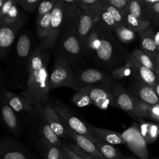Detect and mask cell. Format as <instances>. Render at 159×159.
<instances>
[{
  "instance_id": "6da1fadb",
  "label": "cell",
  "mask_w": 159,
  "mask_h": 159,
  "mask_svg": "<svg viewBox=\"0 0 159 159\" xmlns=\"http://www.w3.org/2000/svg\"><path fill=\"white\" fill-rule=\"evenodd\" d=\"M120 42L112 32L96 21L83 48V53L111 73L123 66L128 58L129 53Z\"/></svg>"
},
{
  "instance_id": "7a4b0ae2",
  "label": "cell",
  "mask_w": 159,
  "mask_h": 159,
  "mask_svg": "<svg viewBox=\"0 0 159 159\" xmlns=\"http://www.w3.org/2000/svg\"><path fill=\"white\" fill-rule=\"evenodd\" d=\"M49 59L48 50H43L39 47L34 48L29 63L27 89L20 94L42 102L50 101L48 86L49 75L47 71Z\"/></svg>"
},
{
  "instance_id": "3957f363",
  "label": "cell",
  "mask_w": 159,
  "mask_h": 159,
  "mask_svg": "<svg viewBox=\"0 0 159 159\" xmlns=\"http://www.w3.org/2000/svg\"><path fill=\"white\" fill-rule=\"evenodd\" d=\"M30 33L24 32L19 37L11 61L4 71V82L8 87L25 89L29 76V63L33 48Z\"/></svg>"
},
{
  "instance_id": "277c9868",
  "label": "cell",
  "mask_w": 159,
  "mask_h": 159,
  "mask_svg": "<svg viewBox=\"0 0 159 159\" xmlns=\"http://www.w3.org/2000/svg\"><path fill=\"white\" fill-rule=\"evenodd\" d=\"M54 47L55 54L65 59L72 67L78 65L85 57L73 23H65Z\"/></svg>"
},
{
  "instance_id": "5b68a950",
  "label": "cell",
  "mask_w": 159,
  "mask_h": 159,
  "mask_svg": "<svg viewBox=\"0 0 159 159\" xmlns=\"http://www.w3.org/2000/svg\"><path fill=\"white\" fill-rule=\"evenodd\" d=\"M117 83V81L111 77L110 73L96 68H87L75 73L73 80L67 87L76 91L88 87L113 89Z\"/></svg>"
},
{
  "instance_id": "8992f818",
  "label": "cell",
  "mask_w": 159,
  "mask_h": 159,
  "mask_svg": "<svg viewBox=\"0 0 159 159\" xmlns=\"http://www.w3.org/2000/svg\"><path fill=\"white\" fill-rule=\"evenodd\" d=\"M1 96L4 98L16 113L20 116V118L35 129L38 124L39 119L28 98L5 89H1Z\"/></svg>"
},
{
  "instance_id": "52a82bcc",
  "label": "cell",
  "mask_w": 159,
  "mask_h": 159,
  "mask_svg": "<svg viewBox=\"0 0 159 159\" xmlns=\"http://www.w3.org/2000/svg\"><path fill=\"white\" fill-rule=\"evenodd\" d=\"M50 101L66 127L79 134L84 135L90 140L93 139L95 134L91 130V125H87L83 120L78 117L68 106L58 99L50 98Z\"/></svg>"
},
{
  "instance_id": "ba28073f",
  "label": "cell",
  "mask_w": 159,
  "mask_h": 159,
  "mask_svg": "<svg viewBox=\"0 0 159 159\" xmlns=\"http://www.w3.org/2000/svg\"><path fill=\"white\" fill-rule=\"evenodd\" d=\"M75 75L73 67L65 59L55 54L53 65L48 76L49 91L58 87H67L73 80Z\"/></svg>"
},
{
  "instance_id": "9c48e42d",
  "label": "cell",
  "mask_w": 159,
  "mask_h": 159,
  "mask_svg": "<svg viewBox=\"0 0 159 159\" xmlns=\"http://www.w3.org/2000/svg\"><path fill=\"white\" fill-rule=\"evenodd\" d=\"M113 93L119 109L140 122L146 118L144 112L139 106L138 99L125 89L119 83L113 88Z\"/></svg>"
},
{
  "instance_id": "30bf717a",
  "label": "cell",
  "mask_w": 159,
  "mask_h": 159,
  "mask_svg": "<svg viewBox=\"0 0 159 159\" xmlns=\"http://www.w3.org/2000/svg\"><path fill=\"white\" fill-rule=\"evenodd\" d=\"M65 23V13L62 2L61 0H58L55 6L52 11L49 34L45 45L42 48V50H48L54 48Z\"/></svg>"
},
{
  "instance_id": "8fae6325",
  "label": "cell",
  "mask_w": 159,
  "mask_h": 159,
  "mask_svg": "<svg viewBox=\"0 0 159 159\" xmlns=\"http://www.w3.org/2000/svg\"><path fill=\"white\" fill-rule=\"evenodd\" d=\"M122 135L125 144L135 155L140 159H148L147 142L142 136L136 124H133Z\"/></svg>"
},
{
  "instance_id": "7c38bea8",
  "label": "cell",
  "mask_w": 159,
  "mask_h": 159,
  "mask_svg": "<svg viewBox=\"0 0 159 159\" xmlns=\"http://www.w3.org/2000/svg\"><path fill=\"white\" fill-rule=\"evenodd\" d=\"M24 25L20 24L0 25V58L7 61L20 30Z\"/></svg>"
},
{
  "instance_id": "4fadbf2b",
  "label": "cell",
  "mask_w": 159,
  "mask_h": 159,
  "mask_svg": "<svg viewBox=\"0 0 159 159\" xmlns=\"http://www.w3.org/2000/svg\"><path fill=\"white\" fill-rule=\"evenodd\" d=\"M96 21L97 19L93 15L80 9L73 23L83 50L88 37L95 27Z\"/></svg>"
},
{
  "instance_id": "5bb4252c",
  "label": "cell",
  "mask_w": 159,
  "mask_h": 159,
  "mask_svg": "<svg viewBox=\"0 0 159 159\" xmlns=\"http://www.w3.org/2000/svg\"><path fill=\"white\" fill-rule=\"evenodd\" d=\"M89 96L92 104L100 109L106 110L110 107L119 108L113 89L90 87Z\"/></svg>"
},
{
  "instance_id": "9a60e30c",
  "label": "cell",
  "mask_w": 159,
  "mask_h": 159,
  "mask_svg": "<svg viewBox=\"0 0 159 159\" xmlns=\"http://www.w3.org/2000/svg\"><path fill=\"white\" fill-rule=\"evenodd\" d=\"M40 107L45 118L46 121L60 139H66L67 135L65 125L61 119L60 116L52 106L50 99L48 102H39Z\"/></svg>"
},
{
  "instance_id": "2e32d148",
  "label": "cell",
  "mask_w": 159,
  "mask_h": 159,
  "mask_svg": "<svg viewBox=\"0 0 159 159\" xmlns=\"http://www.w3.org/2000/svg\"><path fill=\"white\" fill-rule=\"evenodd\" d=\"M0 157L2 159H33L25 148L17 141L4 138L0 143Z\"/></svg>"
},
{
  "instance_id": "e0dca14e",
  "label": "cell",
  "mask_w": 159,
  "mask_h": 159,
  "mask_svg": "<svg viewBox=\"0 0 159 159\" xmlns=\"http://www.w3.org/2000/svg\"><path fill=\"white\" fill-rule=\"evenodd\" d=\"M128 58L131 63L132 75L135 80L146 85L153 87L158 81L155 73L142 65L131 52Z\"/></svg>"
},
{
  "instance_id": "ac0fdd59",
  "label": "cell",
  "mask_w": 159,
  "mask_h": 159,
  "mask_svg": "<svg viewBox=\"0 0 159 159\" xmlns=\"http://www.w3.org/2000/svg\"><path fill=\"white\" fill-rule=\"evenodd\" d=\"M139 100L150 105H159V98L154 89L148 85L135 81L129 91Z\"/></svg>"
},
{
  "instance_id": "d6986e66",
  "label": "cell",
  "mask_w": 159,
  "mask_h": 159,
  "mask_svg": "<svg viewBox=\"0 0 159 159\" xmlns=\"http://www.w3.org/2000/svg\"><path fill=\"white\" fill-rule=\"evenodd\" d=\"M65 127L68 137L71 139L75 144L89 153L94 159H105L91 140L84 135L76 133L66 125Z\"/></svg>"
},
{
  "instance_id": "ffe728a7",
  "label": "cell",
  "mask_w": 159,
  "mask_h": 159,
  "mask_svg": "<svg viewBox=\"0 0 159 159\" xmlns=\"http://www.w3.org/2000/svg\"><path fill=\"white\" fill-rule=\"evenodd\" d=\"M2 118L6 128L14 135H19L20 126L17 114L2 96L0 97Z\"/></svg>"
},
{
  "instance_id": "44dd1931",
  "label": "cell",
  "mask_w": 159,
  "mask_h": 159,
  "mask_svg": "<svg viewBox=\"0 0 159 159\" xmlns=\"http://www.w3.org/2000/svg\"><path fill=\"white\" fill-rule=\"evenodd\" d=\"M138 34L140 35L141 50L155 61L158 50L155 42V33L153 29L149 27Z\"/></svg>"
},
{
  "instance_id": "7402d4cb",
  "label": "cell",
  "mask_w": 159,
  "mask_h": 159,
  "mask_svg": "<svg viewBox=\"0 0 159 159\" xmlns=\"http://www.w3.org/2000/svg\"><path fill=\"white\" fill-rule=\"evenodd\" d=\"M17 4L12 6L7 14L0 18V25L1 24H20L24 25L28 20V17Z\"/></svg>"
},
{
  "instance_id": "603a6c76",
  "label": "cell",
  "mask_w": 159,
  "mask_h": 159,
  "mask_svg": "<svg viewBox=\"0 0 159 159\" xmlns=\"http://www.w3.org/2000/svg\"><path fill=\"white\" fill-rule=\"evenodd\" d=\"M91 129L94 134L102 141L114 145L125 144L122 134L108 129H102L91 125Z\"/></svg>"
},
{
  "instance_id": "cb8c5ba5",
  "label": "cell",
  "mask_w": 159,
  "mask_h": 159,
  "mask_svg": "<svg viewBox=\"0 0 159 159\" xmlns=\"http://www.w3.org/2000/svg\"><path fill=\"white\" fill-rule=\"evenodd\" d=\"M124 11L129 12L141 20L151 22L147 7L143 0H129V2Z\"/></svg>"
},
{
  "instance_id": "d4e9b609",
  "label": "cell",
  "mask_w": 159,
  "mask_h": 159,
  "mask_svg": "<svg viewBox=\"0 0 159 159\" xmlns=\"http://www.w3.org/2000/svg\"><path fill=\"white\" fill-rule=\"evenodd\" d=\"M105 159H124V156L114 145L101 140L96 135L91 140Z\"/></svg>"
},
{
  "instance_id": "484cf974",
  "label": "cell",
  "mask_w": 159,
  "mask_h": 159,
  "mask_svg": "<svg viewBox=\"0 0 159 159\" xmlns=\"http://www.w3.org/2000/svg\"><path fill=\"white\" fill-rule=\"evenodd\" d=\"M52 12L44 16L40 20L36 22L37 35L40 43V48H42L48 37L51 21Z\"/></svg>"
},
{
  "instance_id": "4316f807",
  "label": "cell",
  "mask_w": 159,
  "mask_h": 159,
  "mask_svg": "<svg viewBox=\"0 0 159 159\" xmlns=\"http://www.w3.org/2000/svg\"><path fill=\"white\" fill-rule=\"evenodd\" d=\"M140 132L147 143H153L159 135V124L141 121Z\"/></svg>"
},
{
  "instance_id": "83f0119b",
  "label": "cell",
  "mask_w": 159,
  "mask_h": 159,
  "mask_svg": "<svg viewBox=\"0 0 159 159\" xmlns=\"http://www.w3.org/2000/svg\"><path fill=\"white\" fill-rule=\"evenodd\" d=\"M39 142L45 159H63L61 148L52 145L42 137L40 138Z\"/></svg>"
},
{
  "instance_id": "f1b7e54d",
  "label": "cell",
  "mask_w": 159,
  "mask_h": 159,
  "mask_svg": "<svg viewBox=\"0 0 159 159\" xmlns=\"http://www.w3.org/2000/svg\"><path fill=\"white\" fill-rule=\"evenodd\" d=\"M76 3L81 11L91 14L96 19L102 7L101 0H76Z\"/></svg>"
},
{
  "instance_id": "f546056e",
  "label": "cell",
  "mask_w": 159,
  "mask_h": 159,
  "mask_svg": "<svg viewBox=\"0 0 159 159\" xmlns=\"http://www.w3.org/2000/svg\"><path fill=\"white\" fill-rule=\"evenodd\" d=\"M66 23H73L80 9L76 0H61Z\"/></svg>"
},
{
  "instance_id": "4dcf8cb0",
  "label": "cell",
  "mask_w": 159,
  "mask_h": 159,
  "mask_svg": "<svg viewBox=\"0 0 159 159\" xmlns=\"http://www.w3.org/2000/svg\"><path fill=\"white\" fill-rule=\"evenodd\" d=\"M125 12L126 26L135 33H139L140 32L150 27L152 24L150 22L141 20L130 14L129 12Z\"/></svg>"
},
{
  "instance_id": "1f68e13d",
  "label": "cell",
  "mask_w": 159,
  "mask_h": 159,
  "mask_svg": "<svg viewBox=\"0 0 159 159\" xmlns=\"http://www.w3.org/2000/svg\"><path fill=\"white\" fill-rule=\"evenodd\" d=\"M97 22L102 27L112 32H114V30L119 27L111 14L102 6L98 16Z\"/></svg>"
},
{
  "instance_id": "d6a6232c",
  "label": "cell",
  "mask_w": 159,
  "mask_h": 159,
  "mask_svg": "<svg viewBox=\"0 0 159 159\" xmlns=\"http://www.w3.org/2000/svg\"><path fill=\"white\" fill-rule=\"evenodd\" d=\"M90 87L84 88L76 91L71 98L73 104L78 107H84L92 104L89 96Z\"/></svg>"
},
{
  "instance_id": "836d02e7",
  "label": "cell",
  "mask_w": 159,
  "mask_h": 159,
  "mask_svg": "<svg viewBox=\"0 0 159 159\" xmlns=\"http://www.w3.org/2000/svg\"><path fill=\"white\" fill-rule=\"evenodd\" d=\"M113 33L117 39L123 43H129L133 42L136 37V33L126 25L117 27Z\"/></svg>"
},
{
  "instance_id": "e575fe53",
  "label": "cell",
  "mask_w": 159,
  "mask_h": 159,
  "mask_svg": "<svg viewBox=\"0 0 159 159\" xmlns=\"http://www.w3.org/2000/svg\"><path fill=\"white\" fill-rule=\"evenodd\" d=\"M101 4L102 6L104 7L111 14L118 26L126 25L125 12L124 10L117 9L107 4H106L103 1V0H101Z\"/></svg>"
},
{
  "instance_id": "d590c367",
  "label": "cell",
  "mask_w": 159,
  "mask_h": 159,
  "mask_svg": "<svg viewBox=\"0 0 159 159\" xmlns=\"http://www.w3.org/2000/svg\"><path fill=\"white\" fill-rule=\"evenodd\" d=\"M132 53L135 58L144 66L150 69L155 73L156 64L155 61L148 55L144 53L141 49L135 48L132 50Z\"/></svg>"
},
{
  "instance_id": "8d00e7d4",
  "label": "cell",
  "mask_w": 159,
  "mask_h": 159,
  "mask_svg": "<svg viewBox=\"0 0 159 159\" xmlns=\"http://www.w3.org/2000/svg\"><path fill=\"white\" fill-rule=\"evenodd\" d=\"M146 5L152 24L159 26V0H143Z\"/></svg>"
},
{
  "instance_id": "74e56055",
  "label": "cell",
  "mask_w": 159,
  "mask_h": 159,
  "mask_svg": "<svg viewBox=\"0 0 159 159\" xmlns=\"http://www.w3.org/2000/svg\"><path fill=\"white\" fill-rule=\"evenodd\" d=\"M110 75L114 80L117 81L119 80H121L124 78L131 76L132 66H131V63L129 60V58H127L125 63L123 66L113 70L112 72L110 73Z\"/></svg>"
},
{
  "instance_id": "f35d334b",
  "label": "cell",
  "mask_w": 159,
  "mask_h": 159,
  "mask_svg": "<svg viewBox=\"0 0 159 159\" xmlns=\"http://www.w3.org/2000/svg\"><path fill=\"white\" fill-rule=\"evenodd\" d=\"M139 104L144 112L146 118L155 120L159 123V105L147 104L140 100H139Z\"/></svg>"
},
{
  "instance_id": "ab89813d",
  "label": "cell",
  "mask_w": 159,
  "mask_h": 159,
  "mask_svg": "<svg viewBox=\"0 0 159 159\" xmlns=\"http://www.w3.org/2000/svg\"><path fill=\"white\" fill-rule=\"evenodd\" d=\"M58 0H47L40 2L36 16V22L40 20L44 16L51 12L55 6Z\"/></svg>"
},
{
  "instance_id": "60d3db41",
  "label": "cell",
  "mask_w": 159,
  "mask_h": 159,
  "mask_svg": "<svg viewBox=\"0 0 159 159\" xmlns=\"http://www.w3.org/2000/svg\"><path fill=\"white\" fill-rule=\"evenodd\" d=\"M40 0H18V5L25 11L34 12L37 10Z\"/></svg>"
},
{
  "instance_id": "b9f144b4",
  "label": "cell",
  "mask_w": 159,
  "mask_h": 159,
  "mask_svg": "<svg viewBox=\"0 0 159 159\" xmlns=\"http://www.w3.org/2000/svg\"><path fill=\"white\" fill-rule=\"evenodd\" d=\"M65 143L70 150H71L73 152L76 153L82 159H94L92 156H91L89 153H88L87 152H84L83 150L80 148L76 144L70 143Z\"/></svg>"
},
{
  "instance_id": "7bdbcfd3",
  "label": "cell",
  "mask_w": 159,
  "mask_h": 159,
  "mask_svg": "<svg viewBox=\"0 0 159 159\" xmlns=\"http://www.w3.org/2000/svg\"><path fill=\"white\" fill-rule=\"evenodd\" d=\"M103 1L106 4L122 10L125 9L129 2V0H103Z\"/></svg>"
},
{
  "instance_id": "ee69618b",
  "label": "cell",
  "mask_w": 159,
  "mask_h": 159,
  "mask_svg": "<svg viewBox=\"0 0 159 159\" xmlns=\"http://www.w3.org/2000/svg\"><path fill=\"white\" fill-rule=\"evenodd\" d=\"M18 3V0H6L4 4L0 7V18L5 16L12 6Z\"/></svg>"
},
{
  "instance_id": "f6af8a7d",
  "label": "cell",
  "mask_w": 159,
  "mask_h": 159,
  "mask_svg": "<svg viewBox=\"0 0 159 159\" xmlns=\"http://www.w3.org/2000/svg\"><path fill=\"white\" fill-rule=\"evenodd\" d=\"M62 150L66 154V155L70 158V159H82L81 157H80L76 153H75L74 152H73L71 150H70L66 145L65 143H63Z\"/></svg>"
},
{
  "instance_id": "bcb514c9",
  "label": "cell",
  "mask_w": 159,
  "mask_h": 159,
  "mask_svg": "<svg viewBox=\"0 0 159 159\" xmlns=\"http://www.w3.org/2000/svg\"><path fill=\"white\" fill-rule=\"evenodd\" d=\"M154 39H155V42L156 46L157 47V50L158 51L159 50V30L157 31L156 33H155Z\"/></svg>"
},
{
  "instance_id": "7dc6e473",
  "label": "cell",
  "mask_w": 159,
  "mask_h": 159,
  "mask_svg": "<svg viewBox=\"0 0 159 159\" xmlns=\"http://www.w3.org/2000/svg\"><path fill=\"white\" fill-rule=\"evenodd\" d=\"M155 64H156V71L159 70V50L158 51V53L155 58Z\"/></svg>"
},
{
  "instance_id": "c3c4849f",
  "label": "cell",
  "mask_w": 159,
  "mask_h": 159,
  "mask_svg": "<svg viewBox=\"0 0 159 159\" xmlns=\"http://www.w3.org/2000/svg\"><path fill=\"white\" fill-rule=\"evenodd\" d=\"M153 88L154 89L155 93H157L158 98H159V81H158L155 84V86L153 87Z\"/></svg>"
},
{
  "instance_id": "681fc988",
  "label": "cell",
  "mask_w": 159,
  "mask_h": 159,
  "mask_svg": "<svg viewBox=\"0 0 159 159\" xmlns=\"http://www.w3.org/2000/svg\"><path fill=\"white\" fill-rule=\"evenodd\" d=\"M62 152H63V159H70L63 150Z\"/></svg>"
},
{
  "instance_id": "f907efd6",
  "label": "cell",
  "mask_w": 159,
  "mask_h": 159,
  "mask_svg": "<svg viewBox=\"0 0 159 159\" xmlns=\"http://www.w3.org/2000/svg\"><path fill=\"white\" fill-rule=\"evenodd\" d=\"M155 74H156V75H157V78H158V81H159V70L156 71H155Z\"/></svg>"
},
{
  "instance_id": "816d5d0a",
  "label": "cell",
  "mask_w": 159,
  "mask_h": 159,
  "mask_svg": "<svg viewBox=\"0 0 159 159\" xmlns=\"http://www.w3.org/2000/svg\"><path fill=\"white\" fill-rule=\"evenodd\" d=\"M5 0H0V7L1 6H2L3 4H4V3L5 2Z\"/></svg>"
},
{
  "instance_id": "f5cc1de1",
  "label": "cell",
  "mask_w": 159,
  "mask_h": 159,
  "mask_svg": "<svg viewBox=\"0 0 159 159\" xmlns=\"http://www.w3.org/2000/svg\"><path fill=\"white\" fill-rule=\"evenodd\" d=\"M124 159H132V158H128V157H125Z\"/></svg>"
},
{
  "instance_id": "db71d44e",
  "label": "cell",
  "mask_w": 159,
  "mask_h": 159,
  "mask_svg": "<svg viewBox=\"0 0 159 159\" xmlns=\"http://www.w3.org/2000/svg\"><path fill=\"white\" fill-rule=\"evenodd\" d=\"M155 159H159V158H155Z\"/></svg>"
},
{
  "instance_id": "11a10c76",
  "label": "cell",
  "mask_w": 159,
  "mask_h": 159,
  "mask_svg": "<svg viewBox=\"0 0 159 159\" xmlns=\"http://www.w3.org/2000/svg\"><path fill=\"white\" fill-rule=\"evenodd\" d=\"M1 159H2V158H1Z\"/></svg>"
}]
</instances>
